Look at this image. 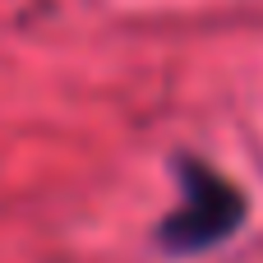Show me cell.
Masks as SVG:
<instances>
[{"mask_svg": "<svg viewBox=\"0 0 263 263\" xmlns=\"http://www.w3.org/2000/svg\"><path fill=\"white\" fill-rule=\"evenodd\" d=\"M176 176H180V203L162 217L157 245L166 254H208L222 240H231L250 213L240 185L199 157H180Z\"/></svg>", "mask_w": 263, "mask_h": 263, "instance_id": "6da1fadb", "label": "cell"}]
</instances>
